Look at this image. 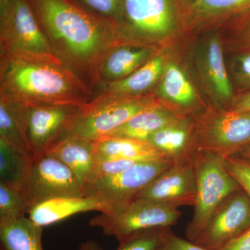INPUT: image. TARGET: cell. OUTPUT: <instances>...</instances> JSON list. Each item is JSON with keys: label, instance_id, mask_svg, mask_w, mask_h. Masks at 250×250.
Returning a JSON list of instances; mask_svg holds the SVG:
<instances>
[{"label": "cell", "instance_id": "7c38bea8", "mask_svg": "<svg viewBox=\"0 0 250 250\" xmlns=\"http://www.w3.org/2000/svg\"><path fill=\"white\" fill-rule=\"evenodd\" d=\"M174 163L163 157L139 161L116 175L85 184V195L100 197L111 205L112 210L116 209L136 198Z\"/></svg>", "mask_w": 250, "mask_h": 250}, {"label": "cell", "instance_id": "83f0119b", "mask_svg": "<svg viewBox=\"0 0 250 250\" xmlns=\"http://www.w3.org/2000/svg\"><path fill=\"white\" fill-rule=\"evenodd\" d=\"M170 228L142 230L125 237L116 250H159Z\"/></svg>", "mask_w": 250, "mask_h": 250}, {"label": "cell", "instance_id": "2e32d148", "mask_svg": "<svg viewBox=\"0 0 250 250\" xmlns=\"http://www.w3.org/2000/svg\"><path fill=\"white\" fill-rule=\"evenodd\" d=\"M153 94L161 103L185 116L196 118L208 106L185 70L170 57Z\"/></svg>", "mask_w": 250, "mask_h": 250}, {"label": "cell", "instance_id": "8fae6325", "mask_svg": "<svg viewBox=\"0 0 250 250\" xmlns=\"http://www.w3.org/2000/svg\"><path fill=\"white\" fill-rule=\"evenodd\" d=\"M22 189L27 213L36 205L55 197L85 196L71 170L48 154L31 159Z\"/></svg>", "mask_w": 250, "mask_h": 250}, {"label": "cell", "instance_id": "4fadbf2b", "mask_svg": "<svg viewBox=\"0 0 250 250\" xmlns=\"http://www.w3.org/2000/svg\"><path fill=\"white\" fill-rule=\"evenodd\" d=\"M249 228L250 199L241 189L218 206L195 243L207 250H221Z\"/></svg>", "mask_w": 250, "mask_h": 250}, {"label": "cell", "instance_id": "4dcf8cb0", "mask_svg": "<svg viewBox=\"0 0 250 250\" xmlns=\"http://www.w3.org/2000/svg\"><path fill=\"white\" fill-rule=\"evenodd\" d=\"M144 160H109L95 161L85 184L97 179L111 177L123 172L136 163ZM85 192V191H84Z\"/></svg>", "mask_w": 250, "mask_h": 250}, {"label": "cell", "instance_id": "ac0fdd59", "mask_svg": "<svg viewBox=\"0 0 250 250\" xmlns=\"http://www.w3.org/2000/svg\"><path fill=\"white\" fill-rule=\"evenodd\" d=\"M111 205L98 197H59L46 200L31 208L29 218L43 227L62 221L77 213L89 211L110 213Z\"/></svg>", "mask_w": 250, "mask_h": 250}, {"label": "cell", "instance_id": "3957f363", "mask_svg": "<svg viewBox=\"0 0 250 250\" xmlns=\"http://www.w3.org/2000/svg\"><path fill=\"white\" fill-rule=\"evenodd\" d=\"M116 23L121 42L166 47L182 34L177 0H124Z\"/></svg>", "mask_w": 250, "mask_h": 250}, {"label": "cell", "instance_id": "484cf974", "mask_svg": "<svg viewBox=\"0 0 250 250\" xmlns=\"http://www.w3.org/2000/svg\"><path fill=\"white\" fill-rule=\"evenodd\" d=\"M31 159L0 140V182L22 188Z\"/></svg>", "mask_w": 250, "mask_h": 250}, {"label": "cell", "instance_id": "836d02e7", "mask_svg": "<svg viewBox=\"0 0 250 250\" xmlns=\"http://www.w3.org/2000/svg\"><path fill=\"white\" fill-rule=\"evenodd\" d=\"M233 31L232 46L238 51L250 50V19Z\"/></svg>", "mask_w": 250, "mask_h": 250}, {"label": "cell", "instance_id": "30bf717a", "mask_svg": "<svg viewBox=\"0 0 250 250\" xmlns=\"http://www.w3.org/2000/svg\"><path fill=\"white\" fill-rule=\"evenodd\" d=\"M177 4L186 36L233 29L250 19V0H177Z\"/></svg>", "mask_w": 250, "mask_h": 250}, {"label": "cell", "instance_id": "d6986e66", "mask_svg": "<svg viewBox=\"0 0 250 250\" xmlns=\"http://www.w3.org/2000/svg\"><path fill=\"white\" fill-rule=\"evenodd\" d=\"M195 118L184 116L156 131L147 143L173 162L190 159L194 152Z\"/></svg>", "mask_w": 250, "mask_h": 250}, {"label": "cell", "instance_id": "74e56055", "mask_svg": "<svg viewBox=\"0 0 250 250\" xmlns=\"http://www.w3.org/2000/svg\"><path fill=\"white\" fill-rule=\"evenodd\" d=\"M237 156H240V157L244 159L245 161H246L247 162L249 163L250 164V146L246 148L244 150L242 151V152Z\"/></svg>", "mask_w": 250, "mask_h": 250}, {"label": "cell", "instance_id": "ffe728a7", "mask_svg": "<svg viewBox=\"0 0 250 250\" xmlns=\"http://www.w3.org/2000/svg\"><path fill=\"white\" fill-rule=\"evenodd\" d=\"M169 57L166 47H161L146 63L129 76L102 87V93L125 97L152 95L160 80Z\"/></svg>", "mask_w": 250, "mask_h": 250}, {"label": "cell", "instance_id": "277c9868", "mask_svg": "<svg viewBox=\"0 0 250 250\" xmlns=\"http://www.w3.org/2000/svg\"><path fill=\"white\" fill-rule=\"evenodd\" d=\"M191 159L196 177L197 196L186 235L188 240L195 243L218 206L241 188L229 172L222 156L194 152Z\"/></svg>", "mask_w": 250, "mask_h": 250}, {"label": "cell", "instance_id": "9c48e42d", "mask_svg": "<svg viewBox=\"0 0 250 250\" xmlns=\"http://www.w3.org/2000/svg\"><path fill=\"white\" fill-rule=\"evenodd\" d=\"M16 104L32 158L47 154L56 143L66 136L72 122L83 105Z\"/></svg>", "mask_w": 250, "mask_h": 250}, {"label": "cell", "instance_id": "4316f807", "mask_svg": "<svg viewBox=\"0 0 250 250\" xmlns=\"http://www.w3.org/2000/svg\"><path fill=\"white\" fill-rule=\"evenodd\" d=\"M27 204L22 188L0 182V225L24 216Z\"/></svg>", "mask_w": 250, "mask_h": 250}, {"label": "cell", "instance_id": "9a60e30c", "mask_svg": "<svg viewBox=\"0 0 250 250\" xmlns=\"http://www.w3.org/2000/svg\"><path fill=\"white\" fill-rule=\"evenodd\" d=\"M197 196L196 177L191 157L174 163L138 194L173 207L194 206Z\"/></svg>", "mask_w": 250, "mask_h": 250}, {"label": "cell", "instance_id": "8d00e7d4", "mask_svg": "<svg viewBox=\"0 0 250 250\" xmlns=\"http://www.w3.org/2000/svg\"><path fill=\"white\" fill-rule=\"evenodd\" d=\"M80 250H104L103 249V247L100 246L98 242L93 241V240H90L83 242L80 245Z\"/></svg>", "mask_w": 250, "mask_h": 250}, {"label": "cell", "instance_id": "44dd1931", "mask_svg": "<svg viewBox=\"0 0 250 250\" xmlns=\"http://www.w3.org/2000/svg\"><path fill=\"white\" fill-rule=\"evenodd\" d=\"M184 116L159 102L136 113L106 137L123 138L146 143L156 131Z\"/></svg>", "mask_w": 250, "mask_h": 250}, {"label": "cell", "instance_id": "d6a6232c", "mask_svg": "<svg viewBox=\"0 0 250 250\" xmlns=\"http://www.w3.org/2000/svg\"><path fill=\"white\" fill-rule=\"evenodd\" d=\"M159 250H207L195 243L176 236L169 230Z\"/></svg>", "mask_w": 250, "mask_h": 250}, {"label": "cell", "instance_id": "e575fe53", "mask_svg": "<svg viewBox=\"0 0 250 250\" xmlns=\"http://www.w3.org/2000/svg\"><path fill=\"white\" fill-rule=\"evenodd\" d=\"M226 109L250 112V91L243 92L235 95L232 102Z\"/></svg>", "mask_w": 250, "mask_h": 250}, {"label": "cell", "instance_id": "5bb4252c", "mask_svg": "<svg viewBox=\"0 0 250 250\" xmlns=\"http://www.w3.org/2000/svg\"><path fill=\"white\" fill-rule=\"evenodd\" d=\"M197 75L211 106L226 109L235 95L224 59L223 44L218 34L207 36L197 47Z\"/></svg>", "mask_w": 250, "mask_h": 250}, {"label": "cell", "instance_id": "6da1fadb", "mask_svg": "<svg viewBox=\"0 0 250 250\" xmlns=\"http://www.w3.org/2000/svg\"><path fill=\"white\" fill-rule=\"evenodd\" d=\"M29 1L54 55L93 90L105 56L121 43L116 23L75 0Z\"/></svg>", "mask_w": 250, "mask_h": 250}, {"label": "cell", "instance_id": "cb8c5ba5", "mask_svg": "<svg viewBox=\"0 0 250 250\" xmlns=\"http://www.w3.org/2000/svg\"><path fill=\"white\" fill-rule=\"evenodd\" d=\"M42 227L28 217L22 216L0 225L1 249L3 250H43Z\"/></svg>", "mask_w": 250, "mask_h": 250}, {"label": "cell", "instance_id": "7402d4cb", "mask_svg": "<svg viewBox=\"0 0 250 250\" xmlns=\"http://www.w3.org/2000/svg\"><path fill=\"white\" fill-rule=\"evenodd\" d=\"M47 154L54 156L67 166L84 190L95 163L93 141L67 134Z\"/></svg>", "mask_w": 250, "mask_h": 250}, {"label": "cell", "instance_id": "603a6c76", "mask_svg": "<svg viewBox=\"0 0 250 250\" xmlns=\"http://www.w3.org/2000/svg\"><path fill=\"white\" fill-rule=\"evenodd\" d=\"M93 144L95 161L147 160L163 157L147 143L134 140L104 137L93 141Z\"/></svg>", "mask_w": 250, "mask_h": 250}, {"label": "cell", "instance_id": "d590c367", "mask_svg": "<svg viewBox=\"0 0 250 250\" xmlns=\"http://www.w3.org/2000/svg\"><path fill=\"white\" fill-rule=\"evenodd\" d=\"M221 250H250V228Z\"/></svg>", "mask_w": 250, "mask_h": 250}, {"label": "cell", "instance_id": "f35d334b", "mask_svg": "<svg viewBox=\"0 0 250 250\" xmlns=\"http://www.w3.org/2000/svg\"><path fill=\"white\" fill-rule=\"evenodd\" d=\"M12 0H0V12L4 11Z\"/></svg>", "mask_w": 250, "mask_h": 250}, {"label": "cell", "instance_id": "5b68a950", "mask_svg": "<svg viewBox=\"0 0 250 250\" xmlns=\"http://www.w3.org/2000/svg\"><path fill=\"white\" fill-rule=\"evenodd\" d=\"M159 102L154 94L125 97L101 93L82 105L67 134L98 141L107 136L136 113Z\"/></svg>", "mask_w": 250, "mask_h": 250}, {"label": "cell", "instance_id": "7a4b0ae2", "mask_svg": "<svg viewBox=\"0 0 250 250\" xmlns=\"http://www.w3.org/2000/svg\"><path fill=\"white\" fill-rule=\"evenodd\" d=\"M0 95L22 105L74 104L93 91L59 59L21 54L0 56Z\"/></svg>", "mask_w": 250, "mask_h": 250}, {"label": "cell", "instance_id": "f1b7e54d", "mask_svg": "<svg viewBox=\"0 0 250 250\" xmlns=\"http://www.w3.org/2000/svg\"><path fill=\"white\" fill-rule=\"evenodd\" d=\"M85 9L116 22L121 16L124 0H75Z\"/></svg>", "mask_w": 250, "mask_h": 250}, {"label": "cell", "instance_id": "1f68e13d", "mask_svg": "<svg viewBox=\"0 0 250 250\" xmlns=\"http://www.w3.org/2000/svg\"><path fill=\"white\" fill-rule=\"evenodd\" d=\"M225 166L250 199V164L240 156L235 155L224 158Z\"/></svg>", "mask_w": 250, "mask_h": 250}, {"label": "cell", "instance_id": "8992f818", "mask_svg": "<svg viewBox=\"0 0 250 250\" xmlns=\"http://www.w3.org/2000/svg\"><path fill=\"white\" fill-rule=\"evenodd\" d=\"M194 152L222 157L238 155L250 146V112L208 105L195 118Z\"/></svg>", "mask_w": 250, "mask_h": 250}, {"label": "cell", "instance_id": "f546056e", "mask_svg": "<svg viewBox=\"0 0 250 250\" xmlns=\"http://www.w3.org/2000/svg\"><path fill=\"white\" fill-rule=\"evenodd\" d=\"M233 80L243 92L250 91V50L239 51L231 65Z\"/></svg>", "mask_w": 250, "mask_h": 250}, {"label": "cell", "instance_id": "e0dca14e", "mask_svg": "<svg viewBox=\"0 0 250 250\" xmlns=\"http://www.w3.org/2000/svg\"><path fill=\"white\" fill-rule=\"evenodd\" d=\"M161 47L121 42L105 56L100 64L95 86L115 83L129 76L149 60Z\"/></svg>", "mask_w": 250, "mask_h": 250}, {"label": "cell", "instance_id": "52a82bcc", "mask_svg": "<svg viewBox=\"0 0 250 250\" xmlns=\"http://www.w3.org/2000/svg\"><path fill=\"white\" fill-rule=\"evenodd\" d=\"M182 213L177 207L144 197H136L110 213L92 218L90 225L101 229L104 234L121 241L131 233L176 225Z\"/></svg>", "mask_w": 250, "mask_h": 250}, {"label": "cell", "instance_id": "ba28073f", "mask_svg": "<svg viewBox=\"0 0 250 250\" xmlns=\"http://www.w3.org/2000/svg\"><path fill=\"white\" fill-rule=\"evenodd\" d=\"M6 54L57 58L29 0H12L0 12V56Z\"/></svg>", "mask_w": 250, "mask_h": 250}, {"label": "cell", "instance_id": "d4e9b609", "mask_svg": "<svg viewBox=\"0 0 250 250\" xmlns=\"http://www.w3.org/2000/svg\"><path fill=\"white\" fill-rule=\"evenodd\" d=\"M0 140H2L18 152L32 158L18 115L17 104L1 95Z\"/></svg>", "mask_w": 250, "mask_h": 250}, {"label": "cell", "instance_id": "ab89813d", "mask_svg": "<svg viewBox=\"0 0 250 250\" xmlns=\"http://www.w3.org/2000/svg\"></svg>", "mask_w": 250, "mask_h": 250}]
</instances>
